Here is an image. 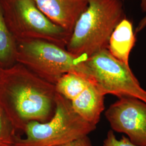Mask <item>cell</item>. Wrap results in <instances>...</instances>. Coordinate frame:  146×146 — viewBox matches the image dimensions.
<instances>
[{"label":"cell","mask_w":146,"mask_h":146,"mask_svg":"<svg viewBox=\"0 0 146 146\" xmlns=\"http://www.w3.org/2000/svg\"><path fill=\"white\" fill-rule=\"evenodd\" d=\"M55 85L19 63L0 71V106L16 131L31 121L44 122L55 110Z\"/></svg>","instance_id":"6da1fadb"},{"label":"cell","mask_w":146,"mask_h":146,"mask_svg":"<svg viewBox=\"0 0 146 146\" xmlns=\"http://www.w3.org/2000/svg\"><path fill=\"white\" fill-rule=\"evenodd\" d=\"M120 0H88V5L73 29L66 49L88 58L107 49L115 28L125 19Z\"/></svg>","instance_id":"7a4b0ae2"},{"label":"cell","mask_w":146,"mask_h":146,"mask_svg":"<svg viewBox=\"0 0 146 146\" xmlns=\"http://www.w3.org/2000/svg\"><path fill=\"white\" fill-rule=\"evenodd\" d=\"M96 127L80 116L68 100L56 92L52 117L44 122H29L23 131L25 137L17 136L14 146H59L88 136Z\"/></svg>","instance_id":"3957f363"},{"label":"cell","mask_w":146,"mask_h":146,"mask_svg":"<svg viewBox=\"0 0 146 146\" xmlns=\"http://www.w3.org/2000/svg\"><path fill=\"white\" fill-rule=\"evenodd\" d=\"M87 58L78 56L62 47L41 40L17 42L16 61L47 82L55 85L68 73L84 76Z\"/></svg>","instance_id":"277c9868"},{"label":"cell","mask_w":146,"mask_h":146,"mask_svg":"<svg viewBox=\"0 0 146 146\" xmlns=\"http://www.w3.org/2000/svg\"><path fill=\"white\" fill-rule=\"evenodd\" d=\"M7 25L17 42L41 40L66 48L71 34L50 20L34 0H0Z\"/></svg>","instance_id":"5b68a950"},{"label":"cell","mask_w":146,"mask_h":146,"mask_svg":"<svg viewBox=\"0 0 146 146\" xmlns=\"http://www.w3.org/2000/svg\"><path fill=\"white\" fill-rule=\"evenodd\" d=\"M84 77L104 95L119 98H134L146 103V90L141 87L129 66L114 58L104 49L87 58L84 62Z\"/></svg>","instance_id":"8992f818"},{"label":"cell","mask_w":146,"mask_h":146,"mask_svg":"<svg viewBox=\"0 0 146 146\" xmlns=\"http://www.w3.org/2000/svg\"><path fill=\"white\" fill-rule=\"evenodd\" d=\"M55 88L80 116L97 125L104 110L105 95L94 84L82 75L68 73L58 80Z\"/></svg>","instance_id":"52a82bcc"},{"label":"cell","mask_w":146,"mask_h":146,"mask_svg":"<svg viewBox=\"0 0 146 146\" xmlns=\"http://www.w3.org/2000/svg\"><path fill=\"white\" fill-rule=\"evenodd\" d=\"M105 116L113 131L125 133L133 143L146 146V103L134 98H119Z\"/></svg>","instance_id":"ba28073f"},{"label":"cell","mask_w":146,"mask_h":146,"mask_svg":"<svg viewBox=\"0 0 146 146\" xmlns=\"http://www.w3.org/2000/svg\"><path fill=\"white\" fill-rule=\"evenodd\" d=\"M53 23L72 35L77 21L88 5V0H34Z\"/></svg>","instance_id":"9c48e42d"},{"label":"cell","mask_w":146,"mask_h":146,"mask_svg":"<svg viewBox=\"0 0 146 146\" xmlns=\"http://www.w3.org/2000/svg\"><path fill=\"white\" fill-rule=\"evenodd\" d=\"M135 41L132 23L125 18L113 32L110 37L107 49L114 58L129 66V55Z\"/></svg>","instance_id":"30bf717a"},{"label":"cell","mask_w":146,"mask_h":146,"mask_svg":"<svg viewBox=\"0 0 146 146\" xmlns=\"http://www.w3.org/2000/svg\"><path fill=\"white\" fill-rule=\"evenodd\" d=\"M17 42L7 25L0 2V68L7 69L17 63Z\"/></svg>","instance_id":"8fae6325"},{"label":"cell","mask_w":146,"mask_h":146,"mask_svg":"<svg viewBox=\"0 0 146 146\" xmlns=\"http://www.w3.org/2000/svg\"><path fill=\"white\" fill-rule=\"evenodd\" d=\"M17 136L15 128L0 106V146H14Z\"/></svg>","instance_id":"7c38bea8"},{"label":"cell","mask_w":146,"mask_h":146,"mask_svg":"<svg viewBox=\"0 0 146 146\" xmlns=\"http://www.w3.org/2000/svg\"><path fill=\"white\" fill-rule=\"evenodd\" d=\"M104 146H141L137 145L125 136L117 139L113 131H110L104 141Z\"/></svg>","instance_id":"4fadbf2b"},{"label":"cell","mask_w":146,"mask_h":146,"mask_svg":"<svg viewBox=\"0 0 146 146\" xmlns=\"http://www.w3.org/2000/svg\"><path fill=\"white\" fill-rule=\"evenodd\" d=\"M58 146H92V145L88 136H85Z\"/></svg>","instance_id":"5bb4252c"},{"label":"cell","mask_w":146,"mask_h":146,"mask_svg":"<svg viewBox=\"0 0 146 146\" xmlns=\"http://www.w3.org/2000/svg\"><path fill=\"white\" fill-rule=\"evenodd\" d=\"M146 27V15L145 17L142 19L141 21L139 23L135 30V33H139L143 30Z\"/></svg>","instance_id":"9a60e30c"},{"label":"cell","mask_w":146,"mask_h":146,"mask_svg":"<svg viewBox=\"0 0 146 146\" xmlns=\"http://www.w3.org/2000/svg\"><path fill=\"white\" fill-rule=\"evenodd\" d=\"M121 1V0H120ZM141 5V7L143 11L146 12V0H139Z\"/></svg>","instance_id":"2e32d148"},{"label":"cell","mask_w":146,"mask_h":146,"mask_svg":"<svg viewBox=\"0 0 146 146\" xmlns=\"http://www.w3.org/2000/svg\"><path fill=\"white\" fill-rule=\"evenodd\" d=\"M1 69H1V68H0V71H1Z\"/></svg>","instance_id":"e0dca14e"}]
</instances>
